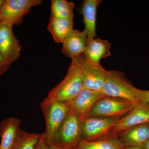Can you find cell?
I'll list each match as a JSON object with an SVG mask.
<instances>
[{"label": "cell", "mask_w": 149, "mask_h": 149, "mask_svg": "<svg viewBox=\"0 0 149 149\" xmlns=\"http://www.w3.org/2000/svg\"><path fill=\"white\" fill-rule=\"evenodd\" d=\"M137 103L124 99L104 96L94 104L87 117L120 118L129 113Z\"/></svg>", "instance_id": "cell-4"}, {"label": "cell", "mask_w": 149, "mask_h": 149, "mask_svg": "<svg viewBox=\"0 0 149 149\" xmlns=\"http://www.w3.org/2000/svg\"><path fill=\"white\" fill-rule=\"evenodd\" d=\"M82 141L80 118L69 110L52 146L63 149H74Z\"/></svg>", "instance_id": "cell-5"}, {"label": "cell", "mask_w": 149, "mask_h": 149, "mask_svg": "<svg viewBox=\"0 0 149 149\" xmlns=\"http://www.w3.org/2000/svg\"><path fill=\"white\" fill-rule=\"evenodd\" d=\"M125 147L143 148L149 139V123L133 126L118 136Z\"/></svg>", "instance_id": "cell-12"}, {"label": "cell", "mask_w": 149, "mask_h": 149, "mask_svg": "<svg viewBox=\"0 0 149 149\" xmlns=\"http://www.w3.org/2000/svg\"><path fill=\"white\" fill-rule=\"evenodd\" d=\"M75 4L65 0H52L51 2V17L73 19Z\"/></svg>", "instance_id": "cell-20"}, {"label": "cell", "mask_w": 149, "mask_h": 149, "mask_svg": "<svg viewBox=\"0 0 149 149\" xmlns=\"http://www.w3.org/2000/svg\"><path fill=\"white\" fill-rule=\"evenodd\" d=\"M104 96L102 91L83 88L77 97L65 104L69 111L77 115L81 120L87 117L94 104Z\"/></svg>", "instance_id": "cell-10"}, {"label": "cell", "mask_w": 149, "mask_h": 149, "mask_svg": "<svg viewBox=\"0 0 149 149\" xmlns=\"http://www.w3.org/2000/svg\"><path fill=\"white\" fill-rule=\"evenodd\" d=\"M119 118L88 116L81 119L82 140L93 141L108 137L113 125Z\"/></svg>", "instance_id": "cell-7"}, {"label": "cell", "mask_w": 149, "mask_h": 149, "mask_svg": "<svg viewBox=\"0 0 149 149\" xmlns=\"http://www.w3.org/2000/svg\"><path fill=\"white\" fill-rule=\"evenodd\" d=\"M42 134L28 133L17 128L10 149H36Z\"/></svg>", "instance_id": "cell-19"}, {"label": "cell", "mask_w": 149, "mask_h": 149, "mask_svg": "<svg viewBox=\"0 0 149 149\" xmlns=\"http://www.w3.org/2000/svg\"><path fill=\"white\" fill-rule=\"evenodd\" d=\"M11 65V64L7 61L0 54V76L7 71Z\"/></svg>", "instance_id": "cell-21"}, {"label": "cell", "mask_w": 149, "mask_h": 149, "mask_svg": "<svg viewBox=\"0 0 149 149\" xmlns=\"http://www.w3.org/2000/svg\"><path fill=\"white\" fill-rule=\"evenodd\" d=\"M87 40L85 30L74 29L63 43L62 52L71 59L78 57L84 53Z\"/></svg>", "instance_id": "cell-14"}, {"label": "cell", "mask_w": 149, "mask_h": 149, "mask_svg": "<svg viewBox=\"0 0 149 149\" xmlns=\"http://www.w3.org/2000/svg\"><path fill=\"white\" fill-rule=\"evenodd\" d=\"M71 60L65 77L49 91L47 95L49 97L65 103L74 99L84 88L83 75L77 58Z\"/></svg>", "instance_id": "cell-2"}, {"label": "cell", "mask_w": 149, "mask_h": 149, "mask_svg": "<svg viewBox=\"0 0 149 149\" xmlns=\"http://www.w3.org/2000/svg\"><path fill=\"white\" fill-rule=\"evenodd\" d=\"M21 123L20 119L13 117H7L0 121V149H10Z\"/></svg>", "instance_id": "cell-16"}, {"label": "cell", "mask_w": 149, "mask_h": 149, "mask_svg": "<svg viewBox=\"0 0 149 149\" xmlns=\"http://www.w3.org/2000/svg\"><path fill=\"white\" fill-rule=\"evenodd\" d=\"M102 2L101 0L83 1L80 13L83 16L85 27L84 30L87 34L88 40L95 38L97 9Z\"/></svg>", "instance_id": "cell-15"}, {"label": "cell", "mask_w": 149, "mask_h": 149, "mask_svg": "<svg viewBox=\"0 0 149 149\" xmlns=\"http://www.w3.org/2000/svg\"><path fill=\"white\" fill-rule=\"evenodd\" d=\"M143 101L149 103V91H144L143 90Z\"/></svg>", "instance_id": "cell-23"}, {"label": "cell", "mask_w": 149, "mask_h": 149, "mask_svg": "<svg viewBox=\"0 0 149 149\" xmlns=\"http://www.w3.org/2000/svg\"><path fill=\"white\" fill-rule=\"evenodd\" d=\"M147 123H149V103L139 102L129 113L115 123L109 136L117 137L126 129Z\"/></svg>", "instance_id": "cell-9"}, {"label": "cell", "mask_w": 149, "mask_h": 149, "mask_svg": "<svg viewBox=\"0 0 149 149\" xmlns=\"http://www.w3.org/2000/svg\"><path fill=\"white\" fill-rule=\"evenodd\" d=\"M40 107L45 120V131L43 133L44 141L48 146H52L69 109L66 104L47 96L41 102Z\"/></svg>", "instance_id": "cell-3"}, {"label": "cell", "mask_w": 149, "mask_h": 149, "mask_svg": "<svg viewBox=\"0 0 149 149\" xmlns=\"http://www.w3.org/2000/svg\"><path fill=\"white\" fill-rule=\"evenodd\" d=\"M143 149H149V139L144 145Z\"/></svg>", "instance_id": "cell-24"}, {"label": "cell", "mask_w": 149, "mask_h": 149, "mask_svg": "<svg viewBox=\"0 0 149 149\" xmlns=\"http://www.w3.org/2000/svg\"><path fill=\"white\" fill-rule=\"evenodd\" d=\"M102 93L105 96L124 99L133 102L143 101V90L133 86L123 72L108 70Z\"/></svg>", "instance_id": "cell-1"}, {"label": "cell", "mask_w": 149, "mask_h": 149, "mask_svg": "<svg viewBox=\"0 0 149 149\" xmlns=\"http://www.w3.org/2000/svg\"><path fill=\"white\" fill-rule=\"evenodd\" d=\"M125 149H143L140 148H132V147H125Z\"/></svg>", "instance_id": "cell-25"}, {"label": "cell", "mask_w": 149, "mask_h": 149, "mask_svg": "<svg viewBox=\"0 0 149 149\" xmlns=\"http://www.w3.org/2000/svg\"><path fill=\"white\" fill-rule=\"evenodd\" d=\"M118 137L108 136L93 141L82 140L74 149H125Z\"/></svg>", "instance_id": "cell-18"}, {"label": "cell", "mask_w": 149, "mask_h": 149, "mask_svg": "<svg viewBox=\"0 0 149 149\" xmlns=\"http://www.w3.org/2000/svg\"><path fill=\"white\" fill-rule=\"evenodd\" d=\"M47 28L56 42L63 44L74 30L73 20L50 17Z\"/></svg>", "instance_id": "cell-17"}, {"label": "cell", "mask_w": 149, "mask_h": 149, "mask_svg": "<svg viewBox=\"0 0 149 149\" xmlns=\"http://www.w3.org/2000/svg\"><path fill=\"white\" fill-rule=\"evenodd\" d=\"M4 0H0V7H1V6L2 5L3 2Z\"/></svg>", "instance_id": "cell-26"}, {"label": "cell", "mask_w": 149, "mask_h": 149, "mask_svg": "<svg viewBox=\"0 0 149 149\" xmlns=\"http://www.w3.org/2000/svg\"><path fill=\"white\" fill-rule=\"evenodd\" d=\"M76 58L83 75L84 88L102 91L107 70L101 63L95 64L88 61L83 54Z\"/></svg>", "instance_id": "cell-8"}, {"label": "cell", "mask_w": 149, "mask_h": 149, "mask_svg": "<svg viewBox=\"0 0 149 149\" xmlns=\"http://www.w3.org/2000/svg\"><path fill=\"white\" fill-rule=\"evenodd\" d=\"M111 44L100 38L87 39L83 54L86 59L95 64L100 63L101 60L111 56Z\"/></svg>", "instance_id": "cell-13"}, {"label": "cell", "mask_w": 149, "mask_h": 149, "mask_svg": "<svg viewBox=\"0 0 149 149\" xmlns=\"http://www.w3.org/2000/svg\"><path fill=\"white\" fill-rule=\"evenodd\" d=\"M36 149H63L57 148V147L52 146H49L47 145L44 141V134H42V136L41 137L38 145H37Z\"/></svg>", "instance_id": "cell-22"}, {"label": "cell", "mask_w": 149, "mask_h": 149, "mask_svg": "<svg viewBox=\"0 0 149 149\" xmlns=\"http://www.w3.org/2000/svg\"><path fill=\"white\" fill-rule=\"evenodd\" d=\"M13 27L0 24V54L11 64L19 58L21 49L19 42L13 32Z\"/></svg>", "instance_id": "cell-11"}, {"label": "cell", "mask_w": 149, "mask_h": 149, "mask_svg": "<svg viewBox=\"0 0 149 149\" xmlns=\"http://www.w3.org/2000/svg\"><path fill=\"white\" fill-rule=\"evenodd\" d=\"M42 0H4L0 7V24L19 25L32 8L42 4Z\"/></svg>", "instance_id": "cell-6"}]
</instances>
